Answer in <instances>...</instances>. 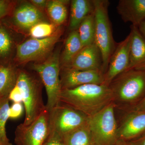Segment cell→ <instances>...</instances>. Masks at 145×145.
<instances>
[{"mask_svg":"<svg viewBox=\"0 0 145 145\" xmlns=\"http://www.w3.org/2000/svg\"><path fill=\"white\" fill-rule=\"evenodd\" d=\"M112 145H131L128 142L123 140H119L115 144Z\"/></svg>","mask_w":145,"mask_h":145,"instance_id":"836d02e7","label":"cell"},{"mask_svg":"<svg viewBox=\"0 0 145 145\" xmlns=\"http://www.w3.org/2000/svg\"><path fill=\"white\" fill-rule=\"evenodd\" d=\"M77 31L83 46L94 42L95 23L93 12L82 22Z\"/></svg>","mask_w":145,"mask_h":145,"instance_id":"603a6c76","label":"cell"},{"mask_svg":"<svg viewBox=\"0 0 145 145\" xmlns=\"http://www.w3.org/2000/svg\"><path fill=\"white\" fill-rule=\"evenodd\" d=\"M83 47L77 30L70 31L65 41L62 53L60 55L61 67L67 65Z\"/></svg>","mask_w":145,"mask_h":145,"instance_id":"d6986e66","label":"cell"},{"mask_svg":"<svg viewBox=\"0 0 145 145\" xmlns=\"http://www.w3.org/2000/svg\"><path fill=\"white\" fill-rule=\"evenodd\" d=\"M70 1L67 0L48 1L46 9L50 18L57 26L63 24L67 17V5Z\"/></svg>","mask_w":145,"mask_h":145,"instance_id":"ffe728a7","label":"cell"},{"mask_svg":"<svg viewBox=\"0 0 145 145\" xmlns=\"http://www.w3.org/2000/svg\"><path fill=\"white\" fill-rule=\"evenodd\" d=\"M18 70L10 63L0 64V99L8 97L16 86Z\"/></svg>","mask_w":145,"mask_h":145,"instance_id":"ac0fdd59","label":"cell"},{"mask_svg":"<svg viewBox=\"0 0 145 145\" xmlns=\"http://www.w3.org/2000/svg\"><path fill=\"white\" fill-rule=\"evenodd\" d=\"M62 89H72L88 84H103L104 73L101 71H80L61 68Z\"/></svg>","mask_w":145,"mask_h":145,"instance_id":"8fae6325","label":"cell"},{"mask_svg":"<svg viewBox=\"0 0 145 145\" xmlns=\"http://www.w3.org/2000/svg\"><path fill=\"white\" fill-rule=\"evenodd\" d=\"M65 145H92L95 142L88 123L63 137Z\"/></svg>","mask_w":145,"mask_h":145,"instance_id":"44dd1931","label":"cell"},{"mask_svg":"<svg viewBox=\"0 0 145 145\" xmlns=\"http://www.w3.org/2000/svg\"><path fill=\"white\" fill-rule=\"evenodd\" d=\"M131 44L130 34L116 45L106 72L104 74L103 84L109 86L110 82L122 72L128 69Z\"/></svg>","mask_w":145,"mask_h":145,"instance_id":"30bf717a","label":"cell"},{"mask_svg":"<svg viewBox=\"0 0 145 145\" xmlns=\"http://www.w3.org/2000/svg\"><path fill=\"white\" fill-rule=\"evenodd\" d=\"M133 111H145V96L133 108Z\"/></svg>","mask_w":145,"mask_h":145,"instance_id":"4dcf8cb0","label":"cell"},{"mask_svg":"<svg viewBox=\"0 0 145 145\" xmlns=\"http://www.w3.org/2000/svg\"><path fill=\"white\" fill-rule=\"evenodd\" d=\"M48 112L49 136L63 140L69 133L88 123V117L61 103Z\"/></svg>","mask_w":145,"mask_h":145,"instance_id":"8992f818","label":"cell"},{"mask_svg":"<svg viewBox=\"0 0 145 145\" xmlns=\"http://www.w3.org/2000/svg\"><path fill=\"white\" fill-rule=\"evenodd\" d=\"M30 3L36 8H46L48 1L46 0H31Z\"/></svg>","mask_w":145,"mask_h":145,"instance_id":"f546056e","label":"cell"},{"mask_svg":"<svg viewBox=\"0 0 145 145\" xmlns=\"http://www.w3.org/2000/svg\"><path fill=\"white\" fill-rule=\"evenodd\" d=\"M9 17L10 25L21 29H30L36 24L43 22L44 17L41 10L31 3H25L13 6Z\"/></svg>","mask_w":145,"mask_h":145,"instance_id":"7c38bea8","label":"cell"},{"mask_svg":"<svg viewBox=\"0 0 145 145\" xmlns=\"http://www.w3.org/2000/svg\"><path fill=\"white\" fill-rule=\"evenodd\" d=\"M117 12L125 22L138 26L145 19V0H120Z\"/></svg>","mask_w":145,"mask_h":145,"instance_id":"2e32d148","label":"cell"},{"mask_svg":"<svg viewBox=\"0 0 145 145\" xmlns=\"http://www.w3.org/2000/svg\"><path fill=\"white\" fill-rule=\"evenodd\" d=\"M109 86L88 84L75 88L62 89L60 102L89 117L113 102Z\"/></svg>","mask_w":145,"mask_h":145,"instance_id":"6da1fadb","label":"cell"},{"mask_svg":"<svg viewBox=\"0 0 145 145\" xmlns=\"http://www.w3.org/2000/svg\"><path fill=\"white\" fill-rule=\"evenodd\" d=\"M69 29L71 31L77 30L82 22L93 12V0L71 1Z\"/></svg>","mask_w":145,"mask_h":145,"instance_id":"e0dca14e","label":"cell"},{"mask_svg":"<svg viewBox=\"0 0 145 145\" xmlns=\"http://www.w3.org/2000/svg\"><path fill=\"white\" fill-rule=\"evenodd\" d=\"M93 2L95 23L94 43L102 54L103 71L105 74L116 46L108 16L110 3L108 0H93Z\"/></svg>","mask_w":145,"mask_h":145,"instance_id":"3957f363","label":"cell"},{"mask_svg":"<svg viewBox=\"0 0 145 145\" xmlns=\"http://www.w3.org/2000/svg\"><path fill=\"white\" fill-rule=\"evenodd\" d=\"M92 145H98L97 144H96V143L94 142V143H93V144Z\"/></svg>","mask_w":145,"mask_h":145,"instance_id":"d590c367","label":"cell"},{"mask_svg":"<svg viewBox=\"0 0 145 145\" xmlns=\"http://www.w3.org/2000/svg\"><path fill=\"white\" fill-rule=\"evenodd\" d=\"M42 84L41 80H37L30 73L18 70L16 85L20 90L25 109L24 125L30 124L46 110L42 96Z\"/></svg>","mask_w":145,"mask_h":145,"instance_id":"277c9868","label":"cell"},{"mask_svg":"<svg viewBox=\"0 0 145 145\" xmlns=\"http://www.w3.org/2000/svg\"><path fill=\"white\" fill-rule=\"evenodd\" d=\"M14 5V2L11 1L0 0V24L10 14Z\"/></svg>","mask_w":145,"mask_h":145,"instance_id":"484cf974","label":"cell"},{"mask_svg":"<svg viewBox=\"0 0 145 145\" xmlns=\"http://www.w3.org/2000/svg\"><path fill=\"white\" fill-rule=\"evenodd\" d=\"M42 145H65L63 140L59 137L48 135Z\"/></svg>","mask_w":145,"mask_h":145,"instance_id":"f1b7e54d","label":"cell"},{"mask_svg":"<svg viewBox=\"0 0 145 145\" xmlns=\"http://www.w3.org/2000/svg\"><path fill=\"white\" fill-rule=\"evenodd\" d=\"M138 30L145 40V19L137 26Z\"/></svg>","mask_w":145,"mask_h":145,"instance_id":"d6a6232c","label":"cell"},{"mask_svg":"<svg viewBox=\"0 0 145 145\" xmlns=\"http://www.w3.org/2000/svg\"><path fill=\"white\" fill-rule=\"evenodd\" d=\"M54 24L42 22L36 24L29 29L32 39H43L52 36L58 29Z\"/></svg>","mask_w":145,"mask_h":145,"instance_id":"cb8c5ba5","label":"cell"},{"mask_svg":"<svg viewBox=\"0 0 145 145\" xmlns=\"http://www.w3.org/2000/svg\"><path fill=\"white\" fill-rule=\"evenodd\" d=\"M145 133V111H132L118 127V140L131 141Z\"/></svg>","mask_w":145,"mask_h":145,"instance_id":"5bb4252c","label":"cell"},{"mask_svg":"<svg viewBox=\"0 0 145 145\" xmlns=\"http://www.w3.org/2000/svg\"><path fill=\"white\" fill-rule=\"evenodd\" d=\"M24 111V105L22 103H13L8 110V117L16 119L22 116Z\"/></svg>","mask_w":145,"mask_h":145,"instance_id":"4316f807","label":"cell"},{"mask_svg":"<svg viewBox=\"0 0 145 145\" xmlns=\"http://www.w3.org/2000/svg\"><path fill=\"white\" fill-rule=\"evenodd\" d=\"M116 105L110 103L93 116L88 117V125L94 142L98 145H112L118 141Z\"/></svg>","mask_w":145,"mask_h":145,"instance_id":"52a82bcc","label":"cell"},{"mask_svg":"<svg viewBox=\"0 0 145 145\" xmlns=\"http://www.w3.org/2000/svg\"><path fill=\"white\" fill-rule=\"evenodd\" d=\"M64 68L80 71H101L103 59L95 43L84 46ZM62 68V67H61Z\"/></svg>","mask_w":145,"mask_h":145,"instance_id":"4fadbf2b","label":"cell"},{"mask_svg":"<svg viewBox=\"0 0 145 145\" xmlns=\"http://www.w3.org/2000/svg\"><path fill=\"white\" fill-rule=\"evenodd\" d=\"M0 145H13L11 143L10 144H7V143H5L4 142H3L2 140H0Z\"/></svg>","mask_w":145,"mask_h":145,"instance_id":"e575fe53","label":"cell"},{"mask_svg":"<svg viewBox=\"0 0 145 145\" xmlns=\"http://www.w3.org/2000/svg\"><path fill=\"white\" fill-rule=\"evenodd\" d=\"M9 99L8 97L0 99V140L7 144H10L7 136L5 125L8 117Z\"/></svg>","mask_w":145,"mask_h":145,"instance_id":"d4e9b609","label":"cell"},{"mask_svg":"<svg viewBox=\"0 0 145 145\" xmlns=\"http://www.w3.org/2000/svg\"><path fill=\"white\" fill-rule=\"evenodd\" d=\"M9 100L14 103H22L23 102L22 96L20 89L16 85L8 95Z\"/></svg>","mask_w":145,"mask_h":145,"instance_id":"83f0119b","label":"cell"},{"mask_svg":"<svg viewBox=\"0 0 145 145\" xmlns=\"http://www.w3.org/2000/svg\"><path fill=\"white\" fill-rule=\"evenodd\" d=\"M48 119L46 110L30 124L19 125L15 131L16 145H42L49 134Z\"/></svg>","mask_w":145,"mask_h":145,"instance_id":"9c48e42d","label":"cell"},{"mask_svg":"<svg viewBox=\"0 0 145 145\" xmlns=\"http://www.w3.org/2000/svg\"><path fill=\"white\" fill-rule=\"evenodd\" d=\"M131 145H145V133L135 140L128 142Z\"/></svg>","mask_w":145,"mask_h":145,"instance_id":"1f68e13d","label":"cell"},{"mask_svg":"<svg viewBox=\"0 0 145 145\" xmlns=\"http://www.w3.org/2000/svg\"><path fill=\"white\" fill-rule=\"evenodd\" d=\"M60 51L57 50L44 61L32 65L33 70L39 75L46 90L47 101L46 107L50 111L60 103L62 90L60 80Z\"/></svg>","mask_w":145,"mask_h":145,"instance_id":"5b68a950","label":"cell"},{"mask_svg":"<svg viewBox=\"0 0 145 145\" xmlns=\"http://www.w3.org/2000/svg\"><path fill=\"white\" fill-rule=\"evenodd\" d=\"M62 30L57 29L52 36L43 39H29L16 46L14 60L19 64L42 59L48 55L59 40Z\"/></svg>","mask_w":145,"mask_h":145,"instance_id":"ba28073f","label":"cell"},{"mask_svg":"<svg viewBox=\"0 0 145 145\" xmlns=\"http://www.w3.org/2000/svg\"><path fill=\"white\" fill-rule=\"evenodd\" d=\"M128 69L145 71V40L137 27L131 25Z\"/></svg>","mask_w":145,"mask_h":145,"instance_id":"9a60e30c","label":"cell"},{"mask_svg":"<svg viewBox=\"0 0 145 145\" xmlns=\"http://www.w3.org/2000/svg\"><path fill=\"white\" fill-rule=\"evenodd\" d=\"M7 26L0 24V64L8 63L13 48L12 37Z\"/></svg>","mask_w":145,"mask_h":145,"instance_id":"7402d4cb","label":"cell"},{"mask_svg":"<svg viewBox=\"0 0 145 145\" xmlns=\"http://www.w3.org/2000/svg\"><path fill=\"white\" fill-rule=\"evenodd\" d=\"M109 87L113 102L122 105H136L145 96V71L129 69L118 75Z\"/></svg>","mask_w":145,"mask_h":145,"instance_id":"7a4b0ae2","label":"cell"}]
</instances>
